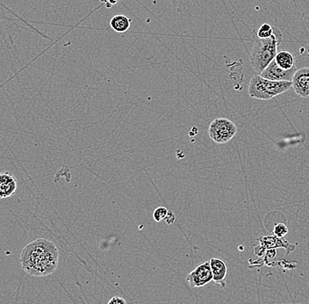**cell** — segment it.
Here are the masks:
<instances>
[{"instance_id": "cell-1", "label": "cell", "mask_w": 309, "mask_h": 304, "mask_svg": "<svg viewBox=\"0 0 309 304\" xmlns=\"http://www.w3.org/2000/svg\"><path fill=\"white\" fill-rule=\"evenodd\" d=\"M59 250L50 240L38 238L28 243L21 253L22 268L29 275L45 277L57 271Z\"/></svg>"}, {"instance_id": "cell-2", "label": "cell", "mask_w": 309, "mask_h": 304, "mask_svg": "<svg viewBox=\"0 0 309 304\" xmlns=\"http://www.w3.org/2000/svg\"><path fill=\"white\" fill-rule=\"evenodd\" d=\"M273 30V35L270 38H257L253 43L250 53V65L257 74H261L263 70L273 61L277 53V47L283 39V35L279 29L274 27Z\"/></svg>"}, {"instance_id": "cell-3", "label": "cell", "mask_w": 309, "mask_h": 304, "mask_svg": "<svg viewBox=\"0 0 309 304\" xmlns=\"http://www.w3.org/2000/svg\"><path fill=\"white\" fill-rule=\"evenodd\" d=\"M291 87V81H273L264 79L261 75H255L250 79L248 93L254 99L269 100L287 92Z\"/></svg>"}, {"instance_id": "cell-4", "label": "cell", "mask_w": 309, "mask_h": 304, "mask_svg": "<svg viewBox=\"0 0 309 304\" xmlns=\"http://www.w3.org/2000/svg\"><path fill=\"white\" fill-rule=\"evenodd\" d=\"M210 138L219 144L229 142L237 134V127L229 119L216 118L211 122L208 129Z\"/></svg>"}, {"instance_id": "cell-5", "label": "cell", "mask_w": 309, "mask_h": 304, "mask_svg": "<svg viewBox=\"0 0 309 304\" xmlns=\"http://www.w3.org/2000/svg\"><path fill=\"white\" fill-rule=\"evenodd\" d=\"M213 280V273L210 261L199 264L194 270L186 276V281L192 287H201Z\"/></svg>"}, {"instance_id": "cell-6", "label": "cell", "mask_w": 309, "mask_h": 304, "mask_svg": "<svg viewBox=\"0 0 309 304\" xmlns=\"http://www.w3.org/2000/svg\"><path fill=\"white\" fill-rule=\"evenodd\" d=\"M294 68L284 71L281 69L276 64V62L272 61L266 68L263 70V72L260 74L264 79H270L273 81H291L293 74H294Z\"/></svg>"}, {"instance_id": "cell-7", "label": "cell", "mask_w": 309, "mask_h": 304, "mask_svg": "<svg viewBox=\"0 0 309 304\" xmlns=\"http://www.w3.org/2000/svg\"><path fill=\"white\" fill-rule=\"evenodd\" d=\"M292 88L298 96L302 98L309 97V68L305 67L296 71L292 79Z\"/></svg>"}, {"instance_id": "cell-8", "label": "cell", "mask_w": 309, "mask_h": 304, "mask_svg": "<svg viewBox=\"0 0 309 304\" xmlns=\"http://www.w3.org/2000/svg\"><path fill=\"white\" fill-rule=\"evenodd\" d=\"M18 183L10 172H0V199L13 196L17 190Z\"/></svg>"}, {"instance_id": "cell-9", "label": "cell", "mask_w": 309, "mask_h": 304, "mask_svg": "<svg viewBox=\"0 0 309 304\" xmlns=\"http://www.w3.org/2000/svg\"><path fill=\"white\" fill-rule=\"evenodd\" d=\"M209 261L213 281L222 287H225L227 274V264L220 258H212Z\"/></svg>"}, {"instance_id": "cell-10", "label": "cell", "mask_w": 309, "mask_h": 304, "mask_svg": "<svg viewBox=\"0 0 309 304\" xmlns=\"http://www.w3.org/2000/svg\"><path fill=\"white\" fill-rule=\"evenodd\" d=\"M274 61L276 62V64L284 71L294 68V57L288 50L278 51L274 58Z\"/></svg>"}, {"instance_id": "cell-11", "label": "cell", "mask_w": 309, "mask_h": 304, "mask_svg": "<svg viewBox=\"0 0 309 304\" xmlns=\"http://www.w3.org/2000/svg\"><path fill=\"white\" fill-rule=\"evenodd\" d=\"M131 22V19L126 15H115L110 20V27L115 32L121 34L127 32L130 29Z\"/></svg>"}, {"instance_id": "cell-12", "label": "cell", "mask_w": 309, "mask_h": 304, "mask_svg": "<svg viewBox=\"0 0 309 304\" xmlns=\"http://www.w3.org/2000/svg\"><path fill=\"white\" fill-rule=\"evenodd\" d=\"M260 243L265 248H273V247H285L284 244H287V242L284 238L277 236H263L259 239Z\"/></svg>"}, {"instance_id": "cell-13", "label": "cell", "mask_w": 309, "mask_h": 304, "mask_svg": "<svg viewBox=\"0 0 309 304\" xmlns=\"http://www.w3.org/2000/svg\"><path fill=\"white\" fill-rule=\"evenodd\" d=\"M273 27H271L268 23H264L263 25L260 26L257 31V37L260 39L270 38V36L273 35Z\"/></svg>"}, {"instance_id": "cell-14", "label": "cell", "mask_w": 309, "mask_h": 304, "mask_svg": "<svg viewBox=\"0 0 309 304\" xmlns=\"http://www.w3.org/2000/svg\"><path fill=\"white\" fill-rule=\"evenodd\" d=\"M289 232L287 226L285 225L283 222H278L277 224L274 226L273 233L275 236L280 238H284V236L287 235Z\"/></svg>"}, {"instance_id": "cell-15", "label": "cell", "mask_w": 309, "mask_h": 304, "mask_svg": "<svg viewBox=\"0 0 309 304\" xmlns=\"http://www.w3.org/2000/svg\"><path fill=\"white\" fill-rule=\"evenodd\" d=\"M168 211L169 210H167V208H164V207H158L154 212L153 217L157 222H161V221H163V220L165 219L166 215H167Z\"/></svg>"}, {"instance_id": "cell-16", "label": "cell", "mask_w": 309, "mask_h": 304, "mask_svg": "<svg viewBox=\"0 0 309 304\" xmlns=\"http://www.w3.org/2000/svg\"><path fill=\"white\" fill-rule=\"evenodd\" d=\"M107 304H128L127 300L121 296H114L111 298Z\"/></svg>"}, {"instance_id": "cell-17", "label": "cell", "mask_w": 309, "mask_h": 304, "mask_svg": "<svg viewBox=\"0 0 309 304\" xmlns=\"http://www.w3.org/2000/svg\"><path fill=\"white\" fill-rule=\"evenodd\" d=\"M167 223L169 224H171V223H173L175 222V215L171 211H168L167 215H166V217L164 219Z\"/></svg>"}, {"instance_id": "cell-18", "label": "cell", "mask_w": 309, "mask_h": 304, "mask_svg": "<svg viewBox=\"0 0 309 304\" xmlns=\"http://www.w3.org/2000/svg\"><path fill=\"white\" fill-rule=\"evenodd\" d=\"M100 1L106 5L107 8H110L116 4L119 0H100Z\"/></svg>"}]
</instances>
